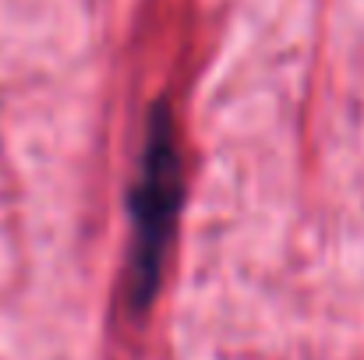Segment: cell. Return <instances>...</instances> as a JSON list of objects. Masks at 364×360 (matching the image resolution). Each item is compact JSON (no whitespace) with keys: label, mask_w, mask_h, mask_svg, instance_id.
I'll return each mask as SVG.
<instances>
[{"label":"cell","mask_w":364,"mask_h":360,"mask_svg":"<svg viewBox=\"0 0 364 360\" xmlns=\"http://www.w3.org/2000/svg\"><path fill=\"white\" fill-rule=\"evenodd\" d=\"M184 173H181V152L173 120L163 103L152 107L145 127V148H141V170L131 191V216H134V237L127 254V304L131 311H145L159 290L166 247L177 227Z\"/></svg>","instance_id":"cell-1"}]
</instances>
